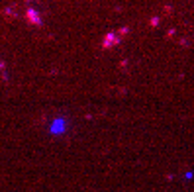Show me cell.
<instances>
[{
  "label": "cell",
  "mask_w": 194,
  "mask_h": 192,
  "mask_svg": "<svg viewBox=\"0 0 194 192\" xmlns=\"http://www.w3.org/2000/svg\"><path fill=\"white\" fill-rule=\"evenodd\" d=\"M28 20L31 24H41V20H39V16H37L35 10H28Z\"/></svg>",
  "instance_id": "obj_1"
}]
</instances>
